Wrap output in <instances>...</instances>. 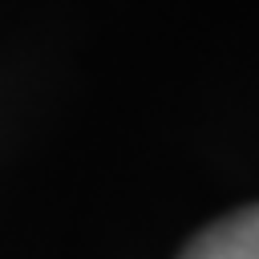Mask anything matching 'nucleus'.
I'll use <instances>...</instances> for the list:
<instances>
[{"label":"nucleus","instance_id":"nucleus-1","mask_svg":"<svg viewBox=\"0 0 259 259\" xmlns=\"http://www.w3.org/2000/svg\"><path fill=\"white\" fill-rule=\"evenodd\" d=\"M182 259H259V206L239 210L206 227Z\"/></svg>","mask_w":259,"mask_h":259}]
</instances>
